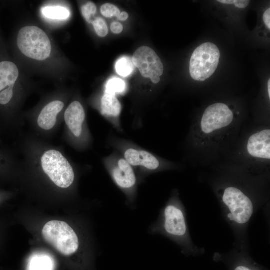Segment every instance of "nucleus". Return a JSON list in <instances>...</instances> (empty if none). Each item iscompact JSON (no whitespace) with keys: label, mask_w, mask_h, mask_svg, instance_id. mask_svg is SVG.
<instances>
[{"label":"nucleus","mask_w":270,"mask_h":270,"mask_svg":"<svg viewBox=\"0 0 270 270\" xmlns=\"http://www.w3.org/2000/svg\"><path fill=\"white\" fill-rule=\"evenodd\" d=\"M16 44L20 52L31 59L42 61L50 56V41L46 34L38 26H26L21 28Z\"/></svg>","instance_id":"0eeeda50"},{"label":"nucleus","mask_w":270,"mask_h":270,"mask_svg":"<svg viewBox=\"0 0 270 270\" xmlns=\"http://www.w3.org/2000/svg\"><path fill=\"white\" fill-rule=\"evenodd\" d=\"M19 76V70L13 62L2 60L0 61V92L6 88H14Z\"/></svg>","instance_id":"4468645a"},{"label":"nucleus","mask_w":270,"mask_h":270,"mask_svg":"<svg viewBox=\"0 0 270 270\" xmlns=\"http://www.w3.org/2000/svg\"><path fill=\"white\" fill-rule=\"evenodd\" d=\"M107 146L118 152L134 170L140 184L148 176L158 172L180 170V163L166 159L142 148L132 140L110 134Z\"/></svg>","instance_id":"7ed1b4c3"},{"label":"nucleus","mask_w":270,"mask_h":270,"mask_svg":"<svg viewBox=\"0 0 270 270\" xmlns=\"http://www.w3.org/2000/svg\"><path fill=\"white\" fill-rule=\"evenodd\" d=\"M220 52L217 46L208 42L194 52L190 62V73L195 80L204 82L215 72L219 64Z\"/></svg>","instance_id":"1a4fd4ad"},{"label":"nucleus","mask_w":270,"mask_h":270,"mask_svg":"<svg viewBox=\"0 0 270 270\" xmlns=\"http://www.w3.org/2000/svg\"><path fill=\"white\" fill-rule=\"evenodd\" d=\"M216 164L250 172L268 170L270 164V125L254 124L245 130L244 127L231 150Z\"/></svg>","instance_id":"f03ea898"},{"label":"nucleus","mask_w":270,"mask_h":270,"mask_svg":"<svg viewBox=\"0 0 270 270\" xmlns=\"http://www.w3.org/2000/svg\"><path fill=\"white\" fill-rule=\"evenodd\" d=\"M235 270H250L248 268L243 266H238L236 268Z\"/></svg>","instance_id":"c85d7f7f"},{"label":"nucleus","mask_w":270,"mask_h":270,"mask_svg":"<svg viewBox=\"0 0 270 270\" xmlns=\"http://www.w3.org/2000/svg\"><path fill=\"white\" fill-rule=\"evenodd\" d=\"M20 170V160L11 151L0 150V170L10 172Z\"/></svg>","instance_id":"2eb2a0df"},{"label":"nucleus","mask_w":270,"mask_h":270,"mask_svg":"<svg viewBox=\"0 0 270 270\" xmlns=\"http://www.w3.org/2000/svg\"><path fill=\"white\" fill-rule=\"evenodd\" d=\"M132 58L123 57L119 59L116 64V70L120 76L126 77L130 75L134 70Z\"/></svg>","instance_id":"a211bd4d"},{"label":"nucleus","mask_w":270,"mask_h":270,"mask_svg":"<svg viewBox=\"0 0 270 270\" xmlns=\"http://www.w3.org/2000/svg\"><path fill=\"white\" fill-rule=\"evenodd\" d=\"M222 198L230 212L232 220L238 224H244L250 220L254 206L244 190L238 186L228 185L223 189Z\"/></svg>","instance_id":"9d476101"},{"label":"nucleus","mask_w":270,"mask_h":270,"mask_svg":"<svg viewBox=\"0 0 270 270\" xmlns=\"http://www.w3.org/2000/svg\"><path fill=\"white\" fill-rule=\"evenodd\" d=\"M217 1L220 3L227 4H234L236 2V0H218Z\"/></svg>","instance_id":"bb28decb"},{"label":"nucleus","mask_w":270,"mask_h":270,"mask_svg":"<svg viewBox=\"0 0 270 270\" xmlns=\"http://www.w3.org/2000/svg\"><path fill=\"white\" fill-rule=\"evenodd\" d=\"M263 20L268 30L270 29V8L267 9L264 13Z\"/></svg>","instance_id":"b1692460"},{"label":"nucleus","mask_w":270,"mask_h":270,"mask_svg":"<svg viewBox=\"0 0 270 270\" xmlns=\"http://www.w3.org/2000/svg\"><path fill=\"white\" fill-rule=\"evenodd\" d=\"M100 12L105 17L110 18L113 16L118 18L120 14V10L115 6L110 4H105L100 8Z\"/></svg>","instance_id":"4be33fe9"},{"label":"nucleus","mask_w":270,"mask_h":270,"mask_svg":"<svg viewBox=\"0 0 270 270\" xmlns=\"http://www.w3.org/2000/svg\"><path fill=\"white\" fill-rule=\"evenodd\" d=\"M96 12V6L92 2H88L82 8V12L84 18L88 23L93 21L92 17Z\"/></svg>","instance_id":"412c9836"},{"label":"nucleus","mask_w":270,"mask_h":270,"mask_svg":"<svg viewBox=\"0 0 270 270\" xmlns=\"http://www.w3.org/2000/svg\"><path fill=\"white\" fill-rule=\"evenodd\" d=\"M44 239L58 252L66 256L76 254L80 248V241L76 232L66 222L51 220L42 230Z\"/></svg>","instance_id":"6e6552de"},{"label":"nucleus","mask_w":270,"mask_h":270,"mask_svg":"<svg viewBox=\"0 0 270 270\" xmlns=\"http://www.w3.org/2000/svg\"><path fill=\"white\" fill-rule=\"evenodd\" d=\"M97 108L117 132H124L120 120L122 106L116 95L104 92L100 100Z\"/></svg>","instance_id":"ddd939ff"},{"label":"nucleus","mask_w":270,"mask_h":270,"mask_svg":"<svg viewBox=\"0 0 270 270\" xmlns=\"http://www.w3.org/2000/svg\"><path fill=\"white\" fill-rule=\"evenodd\" d=\"M128 18V14L125 12H123L120 13L118 18L120 20L124 21V20H126Z\"/></svg>","instance_id":"a878e982"},{"label":"nucleus","mask_w":270,"mask_h":270,"mask_svg":"<svg viewBox=\"0 0 270 270\" xmlns=\"http://www.w3.org/2000/svg\"><path fill=\"white\" fill-rule=\"evenodd\" d=\"M102 160L114 184L125 195L127 204L130 206H134L140 184L132 167L114 150Z\"/></svg>","instance_id":"423d86ee"},{"label":"nucleus","mask_w":270,"mask_h":270,"mask_svg":"<svg viewBox=\"0 0 270 270\" xmlns=\"http://www.w3.org/2000/svg\"><path fill=\"white\" fill-rule=\"evenodd\" d=\"M126 90V84L122 80L113 78L108 81L104 92L115 95L117 94L123 95Z\"/></svg>","instance_id":"f3484780"},{"label":"nucleus","mask_w":270,"mask_h":270,"mask_svg":"<svg viewBox=\"0 0 270 270\" xmlns=\"http://www.w3.org/2000/svg\"><path fill=\"white\" fill-rule=\"evenodd\" d=\"M110 29L114 34H118L122 31L123 26L120 22H114L110 25Z\"/></svg>","instance_id":"5701e85b"},{"label":"nucleus","mask_w":270,"mask_h":270,"mask_svg":"<svg viewBox=\"0 0 270 270\" xmlns=\"http://www.w3.org/2000/svg\"><path fill=\"white\" fill-rule=\"evenodd\" d=\"M1 142V139H0V142Z\"/></svg>","instance_id":"c756f323"},{"label":"nucleus","mask_w":270,"mask_h":270,"mask_svg":"<svg viewBox=\"0 0 270 270\" xmlns=\"http://www.w3.org/2000/svg\"><path fill=\"white\" fill-rule=\"evenodd\" d=\"M64 97H52L40 108L22 115L34 134L46 140L52 138L62 122L66 108Z\"/></svg>","instance_id":"39448f33"},{"label":"nucleus","mask_w":270,"mask_h":270,"mask_svg":"<svg viewBox=\"0 0 270 270\" xmlns=\"http://www.w3.org/2000/svg\"><path fill=\"white\" fill-rule=\"evenodd\" d=\"M132 60L144 78H150L163 74V64L156 52L150 47L139 48L134 53Z\"/></svg>","instance_id":"9b49d317"},{"label":"nucleus","mask_w":270,"mask_h":270,"mask_svg":"<svg viewBox=\"0 0 270 270\" xmlns=\"http://www.w3.org/2000/svg\"><path fill=\"white\" fill-rule=\"evenodd\" d=\"M152 82L154 84H157L159 83L160 80V76H156L150 78Z\"/></svg>","instance_id":"cd10ccee"},{"label":"nucleus","mask_w":270,"mask_h":270,"mask_svg":"<svg viewBox=\"0 0 270 270\" xmlns=\"http://www.w3.org/2000/svg\"><path fill=\"white\" fill-rule=\"evenodd\" d=\"M245 118L233 106L222 102L208 106L190 123L183 142L184 161L204 166L220 163L238 139Z\"/></svg>","instance_id":"f257e3e1"},{"label":"nucleus","mask_w":270,"mask_h":270,"mask_svg":"<svg viewBox=\"0 0 270 270\" xmlns=\"http://www.w3.org/2000/svg\"><path fill=\"white\" fill-rule=\"evenodd\" d=\"M96 34L100 37H105L108 34V28L105 20L101 18H96L92 22Z\"/></svg>","instance_id":"aec40b11"},{"label":"nucleus","mask_w":270,"mask_h":270,"mask_svg":"<svg viewBox=\"0 0 270 270\" xmlns=\"http://www.w3.org/2000/svg\"><path fill=\"white\" fill-rule=\"evenodd\" d=\"M250 2V0H236L234 4L240 8H244L248 6Z\"/></svg>","instance_id":"393cba45"},{"label":"nucleus","mask_w":270,"mask_h":270,"mask_svg":"<svg viewBox=\"0 0 270 270\" xmlns=\"http://www.w3.org/2000/svg\"><path fill=\"white\" fill-rule=\"evenodd\" d=\"M162 227L168 236L182 238L186 233L187 228L183 212L176 202L170 201L163 212Z\"/></svg>","instance_id":"f8f14e48"},{"label":"nucleus","mask_w":270,"mask_h":270,"mask_svg":"<svg viewBox=\"0 0 270 270\" xmlns=\"http://www.w3.org/2000/svg\"><path fill=\"white\" fill-rule=\"evenodd\" d=\"M63 122L62 138L70 147L78 152L91 149L94 138L82 102L76 100L69 104L64 114Z\"/></svg>","instance_id":"20e7f679"},{"label":"nucleus","mask_w":270,"mask_h":270,"mask_svg":"<svg viewBox=\"0 0 270 270\" xmlns=\"http://www.w3.org/2000/svg\"><path fill=\"white\" fill-rule=\"evenodd\" d=\"M52 266L49 258L46 256H36L30 262L28 270H52Z\"/></svg>","instance_id":"6ab92c4d"},{"label":"nucleus","mask_w":270,"mask_h":270,"mask_svg":"<svg viewBox=\"0 0 270 270\" xmlns=\"http://www.w3.org/2000/svg\"><path fill=\"white\" fill-rule=\"evenodd\" d=\"M42 14L52 20H64L70 16V11L66 8L59 6H48L42 8Z\"/></svg>","instance_id":"dca6fc26"}]
</instances>
